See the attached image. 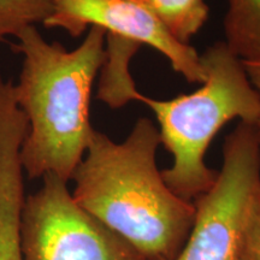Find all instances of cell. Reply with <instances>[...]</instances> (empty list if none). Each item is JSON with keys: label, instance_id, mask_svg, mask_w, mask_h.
<instances>
[{"label": "cell", "instance_id": "obj_5", "mask_svg": "<svg viewBox=\"0 0 260 260\" xmlns=\"http://www.w3.org/2000/svg\"><path fill=\"white\" fill-rule=\"evenodd\" d=\"M23 260H147L83 210L56 175L25 198L21 218Z\"/></svg>", "mask_w": 260, "mask_h": 260}, {"label": "cell", "instance_id": "obj_12", "mask_svg": "<svg viewBox=\"0 0 260 260\" xmlns=\"http://www.w3.org/2000/svg\"><path fill=\"white\" fill-rule=\"evenodd\" d=\"M240 260H260V191L247 224Z\"/></svg>", "mask_w": 260, "mask_h": 260}, {"label": "cell", "instance_id": "obj_10", "mask_svg": "<svg viewBox=\"0 0 260 260\" xmlns=\"http://www.w3.org/2000/svg\"><path fill=\"white\" fill-rule=\"evenodd\" d=\"M157 16L178 42L189 45L209 18L205 0H139Z\"/></svg>", "mask_w": 260, "mask_h": 260}, {"label": "cell", "instance_id": "obj_11", "mask_svg": "<svg viewBox=\"0 0 260 260\" xmlns=\"http://www.w3.org/2000/svg\"><path fill=\"white\" fill-rule=\"evenodd\" d=\"M51 12V0H0V44L24 28L44 24Z\"/></svg>", "mask_w": 260, "mask_h": 260}, {"label": "cell", "instance_id": "obj_3", "mask_svg": "<svg viewBox=\"0 0 260 260\" xmlns=\"http://www.w3.org/2000/svg\"><path fill=\"white\" fill-rule=\"evenodd\" d=\"M205 81L199 89L170 100L138 94L135 100L154 112L160 144L174 161L161 171L175 194L194 201L207 191L218 171L205 161L211 141L234 118L254 123L260 118V96L253 88L242 60L225 42H216L200 56Z\"/></svg>", "mask_w": 260, "mask_h": 260}, {"label": "cell", "instance_id": "obj_4", "mask_svg": "<svg viewBox=\"0 0 260 260\" xmlns=\"http://www.w3.org/2000/svg\"><path fill=\"white\" fill-rule=\"evenodd\" d=\"M259 191L260 145L254 125L240 121L223 145L216 181L193 201V225L171 260H240Z\"/></svg>", "mask_w": 260, "mask_h": 260}, {"label": "cell", "instance_id": "obj_13", "mask_svg": "<svg viewBox=\"0 0 260 260\" xmlns=\"http://www.w3.org/2000/svg\"><path fill=\"white\" fill-rule=\"evenodd\" d=\"M242 64L245 67L247 76H248L249 81H251L253 88L256 90V93L260 96V59L248 61L242 60Z\"/></svg>", "mask_w": 260, "mask_h": 260}, {"label": "cell", "instance_id": "obj_2", "mask_svg": "<svg viewBox=\"0 0 260 260\" xmlns=\"http://www.w3.org/2000/svg\"><path fill=\"white\" fill-rule=\"evenodd\" d=\"M104 29L90 27L79 47L48 42L37 25L16 37L22 54L16 102L28 121L21 162L29 178L56 175L69 182L86 154L94 129L90 95L105 59Z\"/></svg>", "mask_w": 260, "mask_h": 260}, {"label": "cell", "instance_id": "obj_1", "mask_svg": "<svg viewBox=\"0 0 260 260\" xmlns=\"http://www.w3.org/2000/svg\"><path fill=\"white\" fill-rule=\"evenodd\" d=\"M160 136L140 118L123 142L94 130L75 170V201L147 260H171L194 222L193 201L172 191L157 167Z\"/></svg>", "mask_w": 260, "mask_h": 260}, {"label": "cell", "instance_id": "obj_8", "mask_svg": "<svg viewBox=\"0 0 260 260\" xmlns=\"http://www.w3.org/2000/svg\"><path fill=\"white\" fill-rule=\"evenodd\" d=\"M139 45L105 35V59L100 69L98 99L112 109L135 100L139 92L130 77V58L139 50Z\"/></svg>", "mask_w": 260, "mask_h": 260}, {"label": "cell", "instance_id": "obj_6", "mask_svg": "<svg viewBox=\"0 0 260 260\" xmlns=\"http://www.w3.org/2000/svg\"><path fill=\"white\" fill-rule=\"evenodd\" d=\"M46 28H60L73 38L99 27L106 35L141 46H151L170 61L172 69L190 83H203L200 56L190 45L178 42L157 16L139 0H51Z\"/></svg>", "mask_w": 260, "mask_h": 260}, {"label": "cell", "instance_id": "obj_14", "mask_svg": "<svg viewBox=\"0 0 260 260\" xmlns=\"http://www.w3.org/2000/svg\"><path fill=\"white\" fill-rule=\"evenodd\" d=\"M254 129H255V133H256V138H258V141H259V145H260V118L254 123Z\"/></svg>", "mask_w": 260, "mask_h": 260}, {"label": "cell", "instance_id": "obj_9", "mask_svg": "<svg viewBox=\"0 0 260 260\" xmlns=\"http://www.w3.org/2000/svg\"><path fill=\"white\" fill-rule=\"evenodd\" d=\"M224 32V42L240 59H260V0H228Z\"/></svg>", "mask_w": 260, "mask_h": 260}, {"label": "cell", "instance_id": "obj_7", "mask_svg": "<svg viewBox=\"0 0 260 260\" xmlns=\"http://www.w3.org/2000/svg\"><path fill=\"white\" fill-rule=\"evenodd\" d=\"M27 117L16 102L15 82L0 75V260H23L21 218L24 206L21 147Z\"/></svg>", "mask_w": 260, "mask_h": 260}]
</instances>
